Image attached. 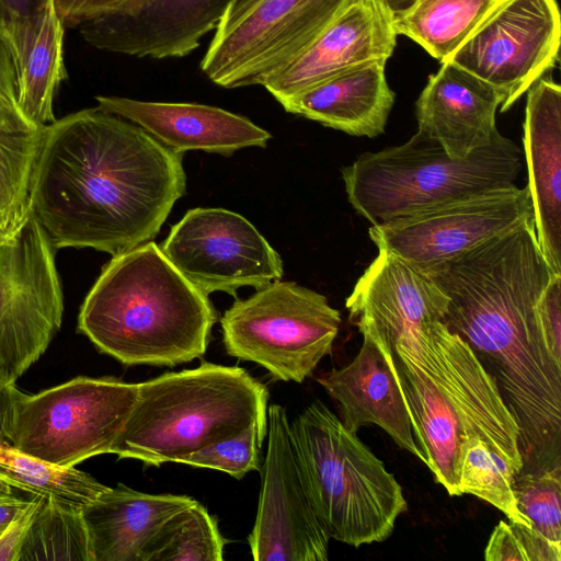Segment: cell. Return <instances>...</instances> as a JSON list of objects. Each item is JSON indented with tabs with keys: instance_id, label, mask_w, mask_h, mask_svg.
I'll use <instances>...</instances> for the list:
<instances>
[{
	"instance_id": "obj_1",
	"label": "cell",
	"mask_w": 561,
	"mask_h": 561,
	"mask_svg": "<svg viewBox=\"0 0 561 561\" xmlns=\"http://www.w3.org/2000/svg\"><path fill=\"white\" fill-rule=\"evenodd\" d=\"M182 153L101 107L46 125L31 214L57 250L112 256L152 241L186 190Z\"/></svg>"
},
{
	"instance_id": "obj_2",
	"label": "cell",
	"mask_w": 561,
	"mask_h": 561,
	"mask_svg": "<svg viewBox=\"0 0 561 561\" xmlns=\"http://www.w3.org/2000/svg\"><path fill=\"white\" fill-rule=\"evenodd\" d=\"M390 353L422 461L450 496L460 495L468 437H480L516 474L524 470L519 427L467 342L438 321L408 332Z\"/></svg>"
},
{
	"instance_id": "obj_3",
	"label": "cell",
	"mask_w": 561,
	"mask_h": 561,
	"mask_svg": "<svg viewBox=\"0 0 561 561\" xmlns=\"http://www.w3.org/2000/svg\"><path fill=\"white\" fill-rule=\"evenodd\" d=\"M217 312L153 241L114 255L83 300L78 331L125 365L203 357Z\"/></svg>"
},
{
	"instance_id": "obj_4",
	"label": "cell",
	"mask_w": 561,
	"mask_h": 561,
	"mask_svg": "<svg viewBox=\"0 0 561 561\" xmlns=\"http://www.w3.org/2000/svg\"><path fill=\"white\" fill-rule=\"evenodd\" d=\"M268 390L238 366L202 363L138 383L111 453L150 466L179 460L249 427L267 431Z\"/></svg>"
},
{
	"instance_id": "obj_5",
	"label": "cell",
	"mask_w": 561,
	"mask_h": 561,
	"mask_svg": "<svg viewBox=\"0 0 561 561\" xmlns=\"http://www.w3.org/2000/svg\"><path fill=\"white\" fill-rule=\"evenodd\" d=\"M289 425L302 484L327 536L353 547L388 539L408 504L383 462L319 400Z\"/></svg>"
},
{
	"instance_id": "obj_6",
	"label": "cell",
	"mask_w": 561,
	"mask_h": 561,
	"mask_svg": "<svg viewBox=\"0 0 561 561\" xmlns=\"http://www.w3.org/2000/svg\"><path fill=\"white\" fill-rule=\"evenodd\" d=\"M520 153L497 133L467 157H451L416 131L400 146L359 156L342 178L352 207L379 225L515 185Z\"/></svg>"
},
{
	"instance_id": "obj_7",
	"label": "cell",
	"mask_w": 561,
	"mask_h": 561,
	"mask_svg": "<svg viewBox=\"0 0 561 561\" xmlns=\"http://www.w3.org/2000/svg\"><path fill=\"white\" fill-rule=\"evenodd\" d=\"M220 324L230 356L262 366L275 379L302 382L331 354L341 314L325 296L278 279L236 298Z\"/></svg>"
},
{
	"instance_id": "obj_8",
	"label": "cell",
	"mask_w": 561,
	"mask_h": 561,
	"mask_svg": "<svg viewBox=\"0 0 561 561\" xmlns=\"http://www.w3.org/2000/svg\"><path fill=\"white\" fill-rule=\"evenodd\" d=\"M138 394V383L77 377L20 399L10 443L59 467L111 453Z\"/></svg>"
},
{
	"instance_id": "obj_9",
	"label": "cell",
	"mask_w": 561,
	"mask_h": 561,
	"mask_svg": "<svg viewBox=\"0 0 561 561\" xmlns=\"http://www.w3.org/2000/svg\"><path fill=\"white\" fill-rule=\"evenodd\" d=\"M348 0H236L201 60L215 84L262 85L302 53Z\"/></svg>"
},
{
	"instance_id": "obj_10",
	"label": "cell",
	"mask_w": 561,
	"mask_h": 561,
	"mask_svg": "<svg viewBox=\"0 0 561 561\" xmlns=\"http://www.w3.org/2000/svg\"><path fill=\"white\" fill-rule=\"evenodd\" d=\"M55 248L31 216L0 238V379L14 382L47 350L62 321Z\"/></svg>"
},
{
	"instance_id": "obj_11",
	"label": "cell",
	"mask_w": 561,
	"mask_h": 561,
	"mask_svg": "<svg viewBox=\"0 0 561 561\" xmlns=\"http://www.w3.org/2000/svg\"><path fill=\"white\" fill-rule=\"evenodd\" d=\"M560 38L556 0H497L447 61L493 87L505 112L559 61Z\"/></svg>"
},
{
	"instance_id": "obj_12",
	"label": "cell",
	"mask_w": 561,
	"mask_h": 561,
	"mask_svg": "<svg viewBox=\"0 0 561 561\" xmlns=\"http://www.w3.org/2000/svg\"><path fill=\"white\" fill-rule=\"evenodd\" d=\"M162 252L205 294L236 296L241 287L262 288L283 276L277 251L243 216L224 208H194L170 230Z\"/></svg>"
},
{
	"instance_id": "obj_13",
	"label": "cell",
	"mask_w": 561,
	"mask_h": 561,
	"mask_svg": "<svg viewBox=\"0 0 561 561\" xmlns=\"http://www.w3.org/2000/svg\"><path fill=\"white\" fill-rule=\"evenodd\" d=\"M533 216L529 191L513 185L389 222L371 225L378 250L421 271L448 261Z\"/></svg>"
},
{
	"instance_id": "obj_14",
	"label": "cell",
	"mask_w": 561,
	"mask_h": 561,
	"mask_svg": "<svg viewBox=\"0 0 561 561\" xmlns=\"http://www.w3.org/2000/svg\"><path fill=\"white\" fill-rule=\"evenodd\" d=\"M286 410L267 409V451L256 517L248 537L255 561H325L330 538L306 493Z\"/></svg>"
},
{
	"instance_id": "obj_15",
	"label": "cell",
	"mask_w": 561,
	"mask_h": 561,
	"mask_svg": "<svg viewBox=\"0 0 561 561\" xmlns=\"http://www.w3.org/2000/svg\"><path fill=\"white\" fill-rule=\"evenodd\" d=\"M397 36L385 0H348L302 53L262 85L282 102L357 66L387 61Z\"/></svg>"
},
{
	"instance_id": "obj_16",
	"label": "cell",
	"mask_w": 561,
	"mask_h": 561,
	"mask_svg": "<svg viewBox=\"0 0 561 561\" xmlns=\"http://www.w3.org/2000/svg\"><path fill=\"white\" fill-rule=\"evenodd\" d=\"M345 306L359 332L391 352L413 329L443 321L448 297L426 273L379 250Z\"/></svg>"
},
{
	"instance_id": "obj_17",
	"label": "cell",
	"mask_w": 561,
	"mask_h": 561,
	"mask_svg": "<svg viewBox=\"0 0 561 561\" xmlns=\"http://www.w3.org/2000/svg\"><path fill=\"white\" fill-rule=\"evenodd\" d=\"M236 0H151L133 14L80 25L91 46L139 58H180L196 49Z\"/></svg>"
},
{
	"instance_id": "obj_18",
	"label": "cell",
	"mask_w": 561,
	"mask_h": 561,
	"mask_svg": "<svg viewBox=\"0 0 561 561\" xmlns=\"http://www.w3.org/2000/svg\"><path fill=\"white\" fill-rule=\"evenodd\" d=\"M98 106L121 116L172 150L231 156L245 147H266L271 134L249 118L224 108L175 102H149L98 95Z\"/></svg>"
},
{
	"instance_id": "obj_19",
	"label": "cell",
	"mask_w": 561,
	"mask_h": 561,
	"mask_svg": "<svg viewBox=\"0 0 561 561\" xmlns=\"http://www.w3.org/2000/svg\"><path fill=\"white\" fill-rule=\"evenodd\" d=\"M523 146L538 243L561 275V88L550 77L527 91Z\"/></svg>"
},
{
	"instance_id": "obj_20",
	"label": "cell",
	"mask_w": 561,
	"mask_h": 561,
	"mask_svg": "<svg viewBox=\"0 0 561 561\" xmlns=\"http://www.w3.org/2000/svg\"><path fill=\"white\" fill-rule=\"evenodd\" d=\"M318 382L336 401L346 430L357 434L360 427L375 424L399 447L423 459L414 440L391 353L369 335L363 334L359 352L350 364L325 373Z\"/></svg>"
},
{
	"instance_id": "obj_21",
	"label": "cell",
	"mask_w": 561,
	"mask_h": 561,
	"mask_svg": "<svg viewBox=\"0 0 561 561\" xmlns=\"http://www.w3.org/2000/svg\"><path fill=\"white\" fill-rule=\"evenodd\" d=\"M502 96L490 84L446 61L428 77L415 102L417 131L451 157L463 158L499 133L495 114Z\"/></svg>"
},
{
	"instance_id": "obj_22",
	"label": "cell",
	"mask_w": 561,
	"mask_h": 561,
	"mask_svg": "<svg viewBox=\"0 0 561 561\" xmlns=\"http://www.w3.org/2000/svg\"><path fill=\"white\" fill-rule=\"evenodd\" d=\"M64 28L54 0H44L32 15L4 26L16 108L34 126L56 121L54 99L66 79Z\"/></svg>"
},
{
	"instance_id": "obj_23",
	"label": "cell",
	"mask_w": 561,
	"mask_h": 561,
	"mask_svg": "<svg viewBox=\"0 0 561 561\" xmlns=\"http://www.w3.org/2000/svg\"><path fill=\"white\" fill-rule=\"evenodd\" d=\"M195 502L186 495L148 494L123 484L106 488L81 510L91 561H140L162 524Z\"/></svg>"
},
{
	"instance_id": "obj_24",
	"label": "cell",
	"mask_w": 561,
	"mask_h": 561,
	"mask_svg": "<svg viewBox=\"0 0 561 561\" xmlns=\"http://www.w3.org/2000/svg\"><path fill=\"white\" fill-rule=\"evenodd\" d=\"M386 62L357 66L279 103L288 113L348 135L377 137L385 131L396 98Z\"/></svg>"
},
{
	"instance_id": "obj_25",
	"label": "cell",
	"mask_w": 561,
	"mask_h": 561,
	"mask_svg": "<svg viewBox=\"0 0 561 561\" xmlns=\"http://www.w3.org/2000/svg\"><path fill=\"white\" fill-rule=\"evenodd\" d=\"M497 0H411L393 15L394 30L442 64L466 41Z\"/></svg>"
},
{
	"instance_id": "obj_26",
	"label": "cell",
	"mask_w": 561,
	"mask_h": 561,
	"mask_svg": "<svg viewBox=\"0 0 561 561\" xmlns=\"http://www.w3.org/2000/svg\"><path fill=\"white\" fill-rule=\"evenodd\" d=\"M44 128L19 117L0 119V238L12 236L31 216Z\"/></svg>"
},
{
	"instance_id": "obj_27",
	"label": "cell",
	"mask_w": 561,
	"mask_h": 561,
	"mask_svg": "<svg viewBox=\"0 0 561 561\" xmlns=\"http://www.w3.org/2000/svg\"><path fill=\"white\" fill-rule=\"evenodd\" d=\"M0 480L31 496L82 510L107 486L75 467L51 465L0 440Z\"/></svg>"
},
{
	"instance_id": "obj_28",
	"label": "cell",
	"mask_w": 561,
	"mask_h": 561,
	"mask_svg": "<svg viewBox=\"0 0 561 561\" xmlns=\"http://www.w3.org/2000/svg\"><path fill=\"white\" fill-rule=\"evenodd\" d=\"M91 561L81 510L41 497L16 561Z\"/></svg>"
},
{
	"instance_id": "obj_29",
	"label": "cell",
	"mask_w": 561,
	"mask_h": 561,
	"mask_svg": "<svg viewBox=\"0 0 561 561\" xmlns=\"http://www.w3.org/2000/svg\"><path fill=\"white\" fill-rule=\"evenodd\" d=\"M224 547L216 518L196 501L162 524L140 561H221Z\"/></svg>"
},
{
	"instance_id": "obj_30",
	"label": "cell",
	"mask_w": 561,
	"mask_h": 561,
	"mask_svg": "<svg viewBox=\"0 0 561 561\" xmlns=\"http://www.w3.org/2000/svg\"><path fill=\"white\" fill-rule=\"evenodd\" d=\"M516 476L511 465L480 437L471 436L462 442L459 453L460 495H474L500 510L510 522L530 527L514 496Z\"/></svg>"
},
{
	"instance_id": "obj_31",
	"label": "cell",
	"mask_w": 561,
	"mask_h": 561,
	"mask_svg": "<svg viewBox=\"0 0 561 561\" xmlns=\"http://www.w3.org/2000/svg\"><path fill=\"white\" fill-rule=\"evenodd\" d=\"M561 471L520 472L513 483L514 496L530 527L561 546Z\"/></svg>"
},
{
	"instance_id": "obj_32",
	"label": "cell",
	"mask_w": 561,
	"mask_h": 561,
	"mask_svg": "<svg viewBox=\"0 0 561 561\" xmlns=\"http://www.w3.org/2000/svg\"><path fill=\"white\" fill-rule=\"evenodd\" d=\"M266 432L260 427H249L238 436L211 444L181 458L179 462L216 469L241 479L248 472L261 469L260 451Z\"/></svg>"
},
{
	"instance_id": "obj_33",
	"label": "cell",
	"mask_w": 561,
	"mask_h": 561,
	"mask_svg": "<svg viewBox=\"0 0 561 561\" xmlns=\"http://www.w3.org/2000/svg\"><path fill=\"white\" fill-rule=\"evenodd\" d=\"M488 561H560L561 546L523 524L501 520L484 550Z\"/></svg>"
},
{
	"instance_id": "obj_34",
	"label": "cell",
	"mask_w": 561,
	"mask_h": 561,
	"mask_svg": "<svg viewBox=\"0 0 561 561\" xmlns=\"http://www.w3.org/2000/svg\"><path fill=\"white\" fill-rule=\"evenodd\" d=\"M151 0H54L64 26L81 24L104 16L133 14Z\"/></svg>"
},
{
	"instance_id": "obj_35",
	"label": "cell",
	"mask_w": 561,
	"mask_h": 561,
	"mask_svg": "<svg viewBox=\"0 0 561 561\" xmlns=\"http://www.w3.org/2000/svg\"><path fill=\"white\" fill-rule=\"evenodd\" d=\"M537 318L543 344L561 366V275L554 274L545 287L538 304Z\"/></svg>"
},
{
	"instance_id": "obj_36",
	"label": "cell",
	"mask_w": 561,
	"mask_h": 561,
	"mask_svg": "<svg viewBox=\"0 0 561 561\" xmlns=\"http://www.w3.org/2000/svg\"><path fill=\"white\" fill-rule=\"evenodd\" d=\"M41 497L34 496L0 536V561H16L21 543Z\"/></svg>"
},
{
	"instance_id": "obj_37",
	"label": "cell",
	"mask_w": 561,
	"mask_h": 561,
	"mask_svg": "<svg viewBox=\"0 0 561 561\" xmlns=\"http://www.w3.org/2000/svg\"><path fill=\"white\" fill-rule=\"evenodd\" d=\"M23 394L14 382L0 379V440L10 442L16 407Z\"/></svg>"
},
{
	"instance_id": "obj_38",
	"label": "cell",
	"mask_w": 561,
	"mask_h": 561,
	"mask_svg": "<svg viewBox=\"0 0 561 561\" xmlns=\"http://www.w3.org/2000/svg\"><path fill=\"white\" fill-rule=\"evenodd\" d=\"M33 497L0 480V536Z\"/></svg>"
},
{
	"instance_id": "obj_39",
	"label": "cell",
	"mask_w": 561,
	"mask_h": 561,
	"mask_svg": "<svg viewBox=\"0 0 561 561\" xmlns=\"http://www.w3.org/2000/svg\"><path fill=\"white\" fill-rule=\"evenodd\" d=\"M0 89L15 104L14 72L10 51L4 38V21L0 9ZM16 106V104H15Z\"/></svg>"
},
{
	"instance_id": "obj_40",
	"label": "cell",
	"mask_w": 561,
	"mask_h": 561,
	"mask_svg": "<svg viewBox=\"0 0 561 561\" xmlns=\"http://www.w3.org/2000/svg\"><path fill=\"white\" fill-rule=\"evenodd\" d=\"M44 0H0L4 26L32 15Z\"/></svg>"
},
{
	"instance_id": "obj_41",
	"label": "cell",
	"mask_w": 561,
	"mask_h": 561,
	"mask_svg": "<svg viewBox=\"0 0 561 561\" xmlns=\"http://www.w3.org/2000/svg\"><path fill=\"white\" fill-rule=\"evenodd\" d=\"M391 9L393 15L409 5L411 0H385Z\"/></svg>"
}]
</instances>
